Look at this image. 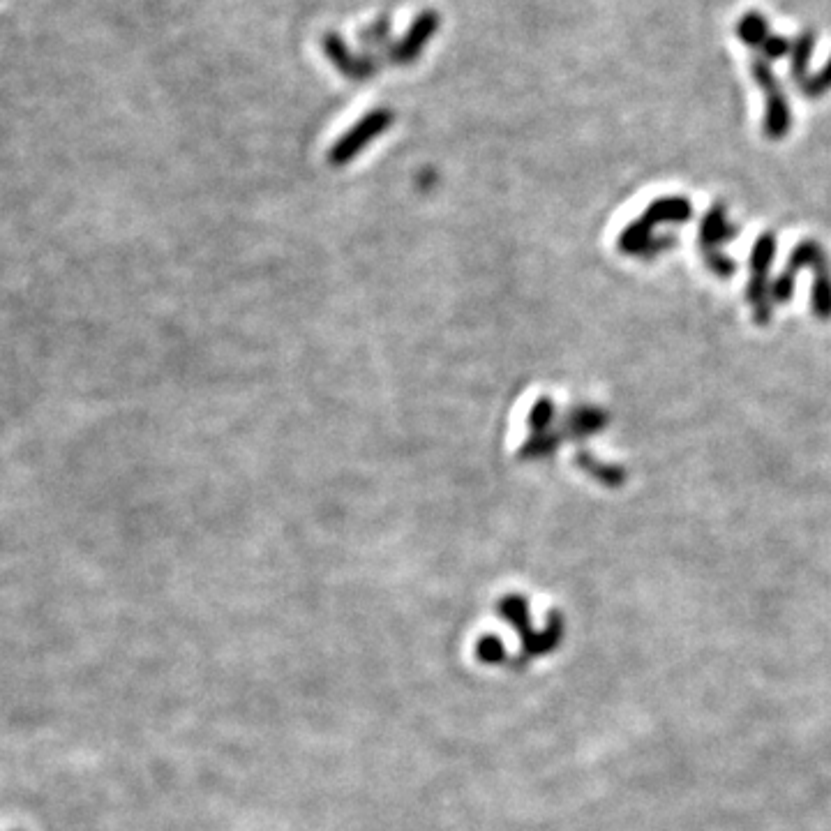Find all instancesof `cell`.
Returning <instances> with one entry per match:
<instances>
[{
	"instance_id": "ba28073f",
	"label": "cell",
	"mask_w": 831,
	"mask_h": 831,
	"mask_svg": "<svg viewBox=\"0 0 831 831\" xmlns=\"http://www.w3.org/2000/svg\"><path fill=\"white\" fill-rule=\"evenodd\" d=\"M388 35H391V21L381 17L377 24L361 31V40L363 44H370V47H379V44H384L388 40Z\"/></svg>"
},
{
	"instance_id": "52a82bcc",
	"label": "cell",
	"mask_w": 831,
	"mask_h": 831,
	"mask_svg": "<svg viewBox=\"0 0 831 831\" xmlns=\"http://www.w3.org/2000/svg\"><path fill=\"white\" fill-rule=\"evenodd\" d=\"M799 88L806 97L825 95L831 88V61L825 65V70H822L820 74H815V77H808Z\"/></svg>"
},
{
	"instance_id": "6da1fadb",
	"label": "cell",
	"mask_w": 831,
	"mask_h": 831,
	"mask_svg": "<svg viewBox=\"0 0 831 831\" xmlns=\"http://www.w3.org/2000/svg\"><path fill=\"white\" fill-rule=\"evenodd\" d=\"M753 77L758 81L767 97V118H765V134L769 139H783L790 130V109L783 97V88L778 79L771 74L769 61L762 54L755 51L753 54Z\"/></svg>"
},
{
	"instance_id": "3957f363",
	"label": "cell",
	"mask_w": 831,
	"mask_h": 831,
	"mask_svg": "<svg viewBox=\"0 0 831 831\" xmlns=\"http://www.w3.org/2000/svg\"><path fill=\"white\" fill-rule=\"evenodd\" d=\"M437 26H439L437 12H423L421 17L414 21V26L409 28V33L404 35V40L398 44V47L391 49L393 61L395 63L414 61V58L421 54V49L425 47V44L430 42V37L434 31H437Z\"/></svg>"
},
{
	"instance_id": "8992f818",
	"label": "cell",
	"mask_w": 831,
	"mask_h": 831,
	"mask_svg": "<svg viewBox=\"0 0 831 831\" xmlns=\"http://www.w3.org/2000/svg\"><path fill=\"white\" fill-rule=\"evenodd\" d=\"M792 49V42L790 40H785L783 35H767L765 40H762V44L758 49H753V51H758V54H762L767 58V61H774V58H783L785 54H788V51Z\"/></svg>"
},
{
	"instance_id": "277c9868",
	"label": "cell",
	"mask_w": 831,
	"mask_h": 831,
	"mask_svg": "<svg viewBox=\"0 0 831 831\" xmlns=\"http://www.w3.org/2000/svg\"><path fill=\"white\" fill-rule=\"evenodd\" d=\"M324 49H326V54L331 56V61L338 65L347 77H356V79L370 77V72H374V67H377L370 61V58H351L347 54V47H344L340 40V35H335V33L326 35Z\"/></svg>"
},
{
	"instance_id": "7a4b0ae2",
	"label": "cell",
	"mask_w": 831,
	"mask_h": 831,
	"mask_svg": "<svg viewBox=\"0 0 831 831\" xmlns=\"http://www.w3.org/2000/svg\"><path fill=\"white\" fill-rule=\"evenodd\" d=\"M771 257H774V238L767 234L760 238L753 250V280H751V287H748V298H751V303H753L755 321H760V324H767L769 321V303L765 296V273L771 264Z\"/></svg>"
},
{
	"instance_id": "5b68a950",
	"label": "cell",
	"mask_w": 831,
	"mask_h": 831,
	"mask_svg": "<svg viewBox=\"0 0 831 831\" xmlns=\"http://www.w3.org/2000/svg\"><path fill=\"white\" fill-rule=\"evenodd\" d=\"M813 47H815V33L806 31L801 33L795 42H792V79H797V84L801 86L806 81V70H808V61H811L813 56Z\"/></svg>"
}]
</instances>
